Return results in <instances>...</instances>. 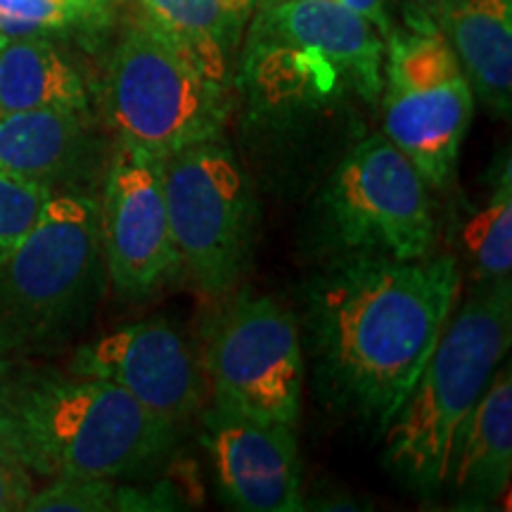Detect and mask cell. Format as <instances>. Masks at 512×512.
<instances>
[{
    "label": "cell",
    "mask_w": 512,
    "mask_h": 512,
    "mask_svg": "<svg viewBox=\"0 0 512 512\" xmlns=\"http://www.w3.org/2000/svg\"><path fill=\"white\" fill-rule=\"evenodd\" d=\"M460 290L453 256L337 252L304 294V354L320 394L384 430L425 368Z\"/></svg>",
    "instance_id": "6da1fadb"
},
{
    "label": "cell",
    "mask_w": 512,
    "mask_h": 512,
    "mask_svg": "<svg viewBox=\"0 0 512 512\" xmlns=\"http://www.w3.org/2000/svg\"><path fill=\"white\" fill-rule=\"evenodd\" d=\"M15 453L31 475L128 479L174 451L176 422L117 384L46 370L5 373Z\"/></svg>",
    "instance_id": "7a4b0ae2"
},
{
    "label": "cell",
    "mask_w": 512,
    "mask_h": 512,
    "mask_svg": "<svg viewBox=\"0 0 512 512\" xmlns=\"http://www.w3.org/2000/svg\"><path fill=\"white\" fill-rule=\"evenodd\" d=\"M512 342L510 280L479 283L448 318L411 394L384 427V463L422 498L446 484L453 434Z\"/></svg>",
    "instance_id": "3957f363"
},
{
    "label": "cell",
    "mask_w": 512,
    "mask_h": 512,
    "mask_svg": "<svg viewBox=\"0 0 512 512\" xmlns=\"http://www.w3.org/2000/svg\"><path fill=\"white\" fill-rule=\"evenodd\" d=\"M100 204L53 192L34 228L0 261V351L60 342L86 323L105 285Z\"/></svg>",
    "instance_id": "277c9868"
},
{
    "label": "cell",
    "mask_w": 512,
    "mask_h": 512,
    "mask_svg": "<svg viewBox=\"0 0 512 512\" xmlns=\"http://www.w3.org/2000/svg\"><path fill=\"white\" fill-rule=\"evenodd\" d=\"M105 112L119 145L162 162L221 138L228 83L209 76L145 15L124 31L105 79Z\"/></svg>",
    "instance_id": "5b68a950"
},
{
    "label": "cell",
    "mask_w": 512,
    "mask_h": 512,
    "mask_svg": "<svg viewBox=\"0 0 512 512\" xmlns=\"http://www.w3.org/2000/svg\"><path fill=\"white\" fill-rule=\"evenodd\" d=\"M384 43L382 136L430 188H446L475 114V93L425 12L413 10L411 27L392 29Z\"/></svg>",
    "instance_id": "8992f818"
},
{
    "label": "cell",
    "mask_w": 512,
    "mask_h": 512,
    "mask_svg": "<svg viewBox=\"0 0 512 512\" xmlns=\"http://www.w3.org/2000/svg\"><path fill=\"white\" fill-rule=\"evenodd\" d=\"M245 48V74L252 86L330 93L349 86L363 100L384 88V36L366 17L332 0H283L254 12Z\"/></svg>",
    "instance_id": "52a82bcc"
},
{
    "label": "cell",
    "mask_w": 512,
    "mask_h": 512,
    "mask_svg": "<svg viewBox=\"0 0 512 512\" xmlns=\"http://www.w3.org/2000/svg\"><path fill=\"white\" fill-rule=\"evenodd\" d=\"M162 183L178 266L209 294L238 283L254 247L252 181L221 138L162 159Z\"/></svg>",
    "instance_id": "ba28073f"
},
{
    "label": "cell",
    "mask_w": 512,
    "mask_h": 512,
    "mask_svg": "<svg viewBox=\"0 0 512 512\" xmlns=\"http://www.w3.org/2000/svg\"><path fill=\"white\" fill-rule=\"evenodd\" d=\"M320 211L337 252L401 261L432 254L430 185L382 133L344 155L320 195Z\"/></svg>",
    "instance_id": "9c48e42d"
},
{
    "label": "cell",
    "mask_w": 512,
    "mask_h": 512,
    "mask_svg": "<svg viewBox=\"0 0 512 512\" xmlns=\"http://www.w3.org/2000/svg\"><path fill=\"white\" fill-rule=\"evenodd\" d=\"M204 380L214 406L297 427L306 354L297 318L271 297L242 292L209 330Z\"/></svg>",
    "instance_id": "30bf717a"
},
{
    "label": "cell",
    "mask_w": 512,
    "mask_h": 512,
    "mask_svg": "<svg viewBox=\"0 0 512 512\" xmlns=\"http://www.w3.org/2000/svg\"><path fill=\"white\" fill-rule=\"evenodd\" d=\"M100 235L107 278L121 297H147L178 266L159 159L117 147L102 192Z\"/></svg>",
    "instance_id": "8fae6325"
},
{
    "label": "cell",
    "mask_w": 512,
    "mask_h": 512,
    "mask_svg": "<svg viewBox=\"0 0 512 512\" xmlns=\"http://www.w3.org/2000/svg\"><path fill=\"white\" fill-rule=\"evenodd\" d=\"M67 373L117 384L176 425L200 411L207 394L195 351L166 320H138L83 344Z\"/></svg>",
    "instance_id": "7c38bea8"
},
{
    "label": "cell",
    "mask_w": 512,
    "mask_h": 512,
    "mask_svg": "<svg viewBox=\"0 0 512 512\" xmlns=\"http://www.w3.org/2000/svg\"><path fill=\"white\" fill-rule=\"evenodd\" d=\"M202 444L226 505L245 512L304 508L302 460L294 427L209 408Z\"/></svg>",
    "instance_id": "4fadbf2b"
},
{
    "label": "cell",
    "mask_w": 512,
    "mask_h": 512,
    "mask_svg": "<svg viewBox=\"0 0 512 512\" xmlns=\"http://www.w3.org/2000/svg\"><path fill=\"white\" fill-rule=\"evenodd\" d=\"M486 110L508 117L512 105V0H446L427 12Z\"/></svg>",
    "instance_id": "5bb4252c"
},
{
    "label": "cell",
    "mask_w": 512,
    "mask_h": 512,
    "mask_svg": "<svg viewBox=\"0 0 512 512\" xmlns=\"http://www.w3.org/2000/svg\"><path fill=\"white\" fill-rule=\"evenodd\" d=\"M512 472V375L496 368L453 434L446 482L463 503L486 505L508 489Z\"/></svg>",
    "instance_id": "9a60e30c"
},
{
    "label": "cell",
    "mask_w": 512,
    "mask_h": 512,
    "mask_svg": "<svg viewBox=\"0 0 512 512\" xmlns=\"http://www.w3.org/2000/svg\"><path fill=\"white\" fill-rule=\"evenodd\" d=\"M91 152L86 114L69 110L0 114V169L10 174L55 190L57 183L86 169Z\"/></svg>",
    "instance_id": "2e32d148"
},
{
    "label": "cell",
    "mask_w": 512,
    "mask_h": 512,
    "mask_svg": "<svg viewBox=\"0 0 512 512\" xmlns=\"http://www.w3.org/2000/svg\"><path fill=\"white\" fill-rule=\"evenodd\" d=\"M88 86L53 38H0V114L24 110L88 112Z\"/></svg>",
    "instance_id": "e0dca14e"
},
{
    "label": "cell",
    "mask_w": 512,
    "mask_h": 512,
    "mask_svg": "<svg viewBox=\"0 0 512 512\" xmlns=\"http://www.w3.org/2000/svg\"><path fill=\"white\" fill-rule=\"evenodd\" d=\"M143 15L209 76L228 83L230 60L252 17L233 0H138Z\"/></svg>",
    "instance_id": "ac0fdd59"
},
{
    "label": "cell",
    "mask_w": 512,
    "mask_h": 512,
    "mask_svg": "<svg viewBox=\"0 0 512 512\" xmlns=\"http://www.w3.org/2000/svg\"><path fill=\"white\" fill-rule=\"evenodd\" d=\"M174 498L169 486L136 489L107 477H55L41 491L34 489L24 510L29 512H114L169 510Z\"/></svg>",
    "instance_id": "d6986e66"
},
{
    "label": "cell",
    "mask_w": 512,
    "mask_h": 512,
    "mask_svg": "<svg viewBox=\"0 0 512 512\" xmlns=\"http://www.w3.org/2000/svg\"><path fill=\"white\" fill-rule=\"evenodd\" d=\"M467 261L479 283L510 280L512 271V178L505 162L494 192L460 233Z\"/></svg>",
    "instance_id": "ffe728a7"
},
{
    "label": "cell",
    "mask_w": 512,
    "mask_h": 512,
    "mask_svg": "<svg viewBox=\"0 0 512 512\" xmlns=\"http://www.w3.org/2000/svg\"><path fill=\"white\" fill-rule=\"evenodd\" d=\"M107 0H0V38L67 36L88 27Z\"/></svg>",
    "instance_id": "44dd1931"
},
{
    "label": "cell",
    "mask_w": 512,
    "mask_h": 512,
    "mask_svg": "<svg viewBox=\"0 0 512 512\" xmlns=\"http://www.w3.org/2000/svg\"><path fill=\"white\" fill-rule=\"evenodd\" d=\"M55 190L0 169V261L34 228Z\"/></svg>",
    "instance_id": "7402d4cb"
},
{
    "label": "cell",
    "mask_w": 512,
    "mask_h": 512,
    "mask_svg": "<svg viewBox=\"0 0 512 512\" xmlns=\"http://www.w3.org/2000/svg\"><path fill=\"white\" fill-rule=\"evenodd\" d=\"M31 494L34 475L8 453H0V512L24 510Z\"/></svg>",
    "instance_id": "603a6c76"
},
{
    "label": "cell",
    "mask_w": 512,
    "mask_h": 512,
    "mask_svg": "<svg viewBox=\"0 0 512 512\" xmlns=\"http://www.w3.org/2000/svg\"><path fill=\"white\" fill-rule=\"evenodd\" d=\"M332 3L342 5V8L354 10L356 15L366 17L370 24H375L377 31L384 36V41H387L389 31H392V22H389V12H387V0H332Z\"/></svg>",
    "instance_id": "cb8c5ba5"
},
{
    "label": "cell",
    "mask_w": 512,
    "mask_h": 512,
    "mask_svg": "<svg viewBox=\"0 0 512 512\" xmlns=\"http://www.w3.org/2000/svg\"><path fill=\"white\" fill-rule=\"evenodd\" d=\"M5 373L8 366L0 361V453H8L10 458L17 460L15 453V427H12V415L8 406V389H5ZM19 463V460H17Z\"/></svg>",
    "instance_id": "d4e9b609"
},
{
    "label": "cell",
    "mask_w": 512,
    "mask_h": 512,
    "mask_svg": "<svg viewBox=\"0 0 512 512\" xmlns=\"http://www.w3.org/2000/svg\"><path fill=\"white\" fill-rule=\"evenodd\" d=\"M283 3V0H233V5L238 10L245 12V15L252 17L256 10H264V8H271V5H278Z\"/></svg>",
    "instance_id": "484cf974"
},
{
    "label": "cell",
    "mask_w": 512,
    "mask_h": 512,
    "mask_svg": "<svg viewBox=\"0 0 512 512\" xmlns=\"http://www.w3.org/2000/svg\"><path fill=\"white\" fill-rule=\"evenodd\" d=\"M408 3H411V8L413 10H420V12H432L434 8H439V5H444L446 0H408Z\"/></svg>",
    "instance_id": "4316f807"
},
{
    "label": "cell",
    "mask_w": 512,
    "mask_h": 512,
    "mask_svg": "<svg viewBox=\"0 0 512 512\" xmlns=\"http://www.w3.org/2000/svg\"><path fill=\"white\" fill-rule=\"evenodd\" d=\"M0 356H3V351H0Z\"/></svg>",
    "instance_id": "83f0119b"
}]
</instances>
